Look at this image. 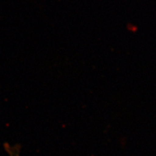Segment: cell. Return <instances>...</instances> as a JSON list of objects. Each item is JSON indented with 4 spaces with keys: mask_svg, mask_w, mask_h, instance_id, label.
I'll return each instance as SVG.
<instances>
[{
    "mask_svg": "<svg viewBox=\"0 0 156 156\" xmlns=\"http://www.w3.org/2000/svg\"><path fill=\"white\" fill-rule=\"evenodd\" d=\"M8 151L9 152V155H10V156H19L16 150H14L12 147H10V149L8 150Z\"/></svg>",
    "mask_w": 156,
    "mask_h": 156,
    "instance_id": "cell-1",
    "label": "cell"
}]
</instances>
